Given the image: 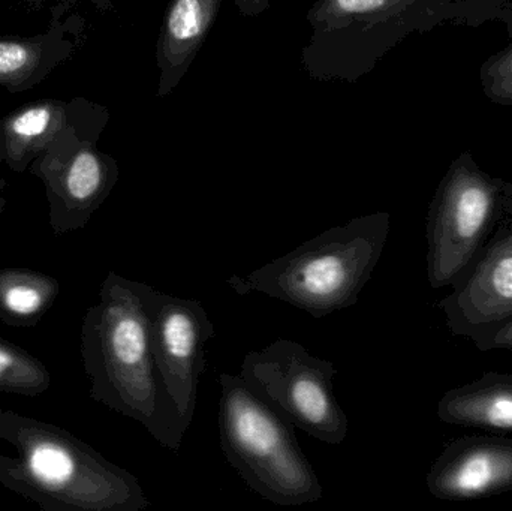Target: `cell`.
<instances>
[{
  "mask_svg": "<svg viewBox=\"0 0 512 511\" xmlns=\"http://www.w3.org/2000/svg\"><path fill=\"white\" fill-rule=\"evenodd\" d=\"M50 386V371L41 360L0 338V392L35 398L48 392Z\"/></svg>",
  "mask_w": 512,
  "mask_h": 511,
  "instance_id": "5bb4252c",
  "label": "cell"
},
{
  "mask_svg": "<svg viewBox=\"0 0 512 511\" xmlns=\"http://www.w3.org/2000/svg\"><path fill=\"white\" fill-rule=\"evenodd\" d=\"M390 0H334L337 9L345 14H367L384 8Z\"/></svg>",
  "mask_w": 512,
  "mask_h": 511,
  "instance_id": "d6986e66",
  "label": "cell"
},
{
  "mask_svg": "<svg viewBox=\"0 0 512 511\" xmlns=\"http://www.w3.org/2000/svg\"><path fill=\"white\" fill-rule=\"evenodd\" d=\"M507 225H510V227H512V209L510 213V218L507 219Z\"/></svg>",
  "mask_w": 512,
  "mask_h": 511,
  "instance_id": "44dd1931",
  "label": "cell"
},
{
  "mask_svg": "<svg viewBox=\"0 0 512 511\" xmlns=\"http://www.w3.org/2000/svg\"><path fill=\"white\" fill-rule=\"evenodd\" d=\"M59 291V281L38 270L0 269V321L20 329L35 327L53 308Z\"/></svg>",
  "mask_w": 512,
  "mask_h": 511,
  "instance_id": "4fadbf2b",
  "label": "cell"
},
{
  "mask_svg": "<svg viewBox=\"0 0 512 511\" xmlns=\"http://www.w3.org/2000/svg\"><path fill=\"white\" fill-rule=\"evenodd\" d=\"M336 374L333 362L313 356L298 342L280 338L262 350L249 351L239 375L294 428L339 446L348 437L349 420L334 396Z\"/></svg>",
  "mask_w": 512,
  "mask_h": 511,
  "instance_id": "8992f818",
  "label": "cell"
},
{
  "mask_svg": "<svg viewBox=\"0 0 512 511\" xmlns=\"http://www.w3.org/2000/svg\"><path fill=\"white\" fill-rule=\"evenodd\" d=\"M44 39H0V86H21L45 65Z\"/></svg>",
  "mask_w": 512,
  "mask_h": 511,
  "instance_id": "9a60e30c",
  "label": "cell"
},
{
  "mask_svg": "<svg viewBox=\"0 0 512 511\" xmlns=\"http://www.w3.org/2000/svg\"><path fill=\"white\" fill-rule=\"evenodd\" d=\"M484 84L490 98L512 104V50L493 60L484 72Z\"/></svg>",
  "mask_w": 512,
  "mask_h": 511,
  "instance_id": "e0dca14e",
  "label": "cell"
},
{
  "mask_svg": "<svg viewBox=\"0 0 512 511\" xmlns=\"http://www.w3.org/2000/svg\"><path fill=\"white\" fill-rule=\"evenodd\" d=\"M66 107L56 99H44L18 108L0 125V150L9 167L23 173L65 131Z\"/></svg>",
  "mask_w": 512,
  "mask_h": 511,
  "instance_id": "7c38bea8",
  "label": "cell"
},
{
  "mask_svg": "<svg viewBox=\"0 0 512 511\" xmlns=\"http://www.w3.org/2000/svg\"><path fill=\"white\" fill-rule=\"evenodd\" d=\"M150 285L108 272L81 326V359L93 401L135 420L170 452L186 431L156 371Z\"/></svg>",
  "mask_w": 512,
  "mask_h": 511,
  "instance_id": "6da1fadb",
  "label": "cell"
},
{
  "mask_svg": "<svg viewBox=\"0 0 512 511\" xmlns=\"http://www.w3.org/2000/svg\"><path fill=\"white\" fill-rule=\"evenodd\" d=\"M390 215L372 213L337 225L249 275H233L239 294H264L322 320L357 305L390 236Z\"/></svg>",
  "mask_w": 512,
  "mask_h": 511,
  "instance_id": "3957f363",
  "label": "cell"
},
{
  "mask_svg": "<svg viewBox=\"0 0 512 511\" xmlns=\"http://www.w3.org/2000/svg\"><path fill=\"white\" fill-rule=\"evenodd\" d=\"M3 158L2 150H0V159ZM3 188H5V182H3L2 177H0V213L3 212V207H5V200H3L2 192Z\"/></svg>",
  "mask_w": 512,
  "mask_h": 511,
  "instance_id": "ffe728a7",
  "label": "cell"
},
{
  "mask_svg": "<svg viewBox=\"0 0 512 511\" xmlns=\"http://www.w3.org/2000/svg\"><path fill=\"white\" fill-rule=\"evenodd\" d=\"M219 434L228 464L252 492L280 507L316 503L324 488L294 426L258 398L240 375L221 374Z\"/></svg>",
  "mask_w": 512,
  "mask_h": 511,
  "instance_id": "277c9868",
  "label": "cell"
},
{
  "mask_svg": "<svg viewBox=\"0 0 512 511\" xmlns=\"http://www.w3.org/2000/svg\"><path fill=\"white\" fill-rule=\"evenodd\" d=\"M439 309L451 333L472 342L511 320L512 227L507 221Z\"/></svg>",
  "mask_w": 512,
  "mask_h": 511,
  "instance_id": "9c48e42d",
  "label": "cell"
},
{
  "mask_svg": "<svg viewBox=\"0 0 512 511\" xmlns=\"http://www.w3.org/2000/svg\"><path fill=\"white\" fill-rule=\"evenodd\" d=\"M150 324L156 371L183 429L197 410L200 378L207 371L206 345L216 330L200 300L183 299L150 287Z\"/></svg>",
  "mask_w": 512,
  "mask_h": 511,
  "instance_id": "52a82bcc",
  "label": "cell"
},
{
  "mask_svg": "<svg viewBox=\"0 0 512 511\" xmlns=\"http://www.w3.org/2000/svg\"><path fill=\"white\" fill-rule=\"evenodd\" d=\"M512 209V189L460 158L442 180L427 216V281L453 288L480 260Z\"/></svg>",
  "mask_w": 512,
  "mask_h": 511,
  "instance_id": "5b68a950",
  "label": "cell"
},
{
  "mask_svg": "<svg viewBox=\"0 0 512 511\" xmlns=\"http://www.w3.org/2000/svg\"><path fill=\"white\" fill-rule=\"evenodd\" d=\"M436 500L474 501L512 491V438L463 437L448 444L426 477Z\"/></svg>",
  "mask_w": 512,
  "mask_h": 511,
  "instance_id": "30bf717a",
  "label": "cell"
},
{
  "mask_svg": "<svg viewBox=\"0 0 512 511\" xmlns=\"http://www.w3.org/2000/svg\"><path fill=\"white\" fill-rule=\"evenodd\" d=\"M0 440L18 452V458L0 455V483L44 511L150 507L134 474L59 426L0 407Z\"/></svg>",
  "mask_w": 512,
  "mask_h": 511,
  "instance_id": "7a4b0ae2",
  "label": "cell"
},
{
  "mask_svg": "<svg viewBox=\"0 0 512 511\" xmlns=\"http://www.w3.org/2000/svg\"><path fill=\"white\" fill-rule=\"evenodd\" d=\"M33 174L44 182L56 236L81 230L107 200L116 170L90 146L66 143L60 134L33 162Z\"/></svg>",
  "mask_w": 512,
  "mask_h": 511,
  "instance_id": "ba28073f",
  "label": "cell"
},
{
  "mask_svg": "<svg viewBox=\"0 0 512 511\" xmlns=\"http://www.w3.org/2000/svg\"><path fill=\"white\" fill-rule=\"evenodd\" d=\"M209 14L204 0H177L168 15V36L176 42H192L206 29Z\"/></svg>",
  "mask_w": 512,
  "mask_h": 511,
  "instance_id": "2e32d148",
  "label": "cell"
},
{
  "mask_svg": "<svg viewBox=\"0 0 512 511\" xmlns=\"http://www.w3.org/2000/svg\"><path fill=\"white\" fill-rule=\"evenodd\" d=\"M480 351H512V318L492 332L475 339Z\"/></svg>",
  "mask_w": 512,
  "mask_h": 511,
  "instance_id": "ac0fdd59",
  "label": "cell"
},
{
  "mask_svg": "<svg viewBox=\"0 0 512 511\" xmlns=\"http://www.w3.org/2000/svg\"><path fill=\"white\" fill-rule=\"evenodd\" d=\"M436 414L445 425L512 434V375L486 372L448 390Z\"/></svg>",
  "mask_w": 512,
  "mask_h": 511,
  "instance_id": "8fae6325",
  "label": "cell"
}]
</instances>
